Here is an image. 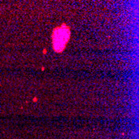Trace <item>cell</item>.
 Returning a JSON list of instances; mask_svg holds the SVG:
<instances>
[{
	"label": "cell",
	"instance_id": "obj_1",
	"mask_svg": "<svg viewBox=\"0 0 139 139\" xmlns=\"http://www.w3.org/2000/svg\"><path fill=\"white\" fill-rule=\"evenodd\" d=\"M70 38V28L66 24H63L53 29L52 34V48L57 52L63 51Z\"/></svg>",
	"mask_w": 139,
	"mask_h": 139
}]
</instances>
